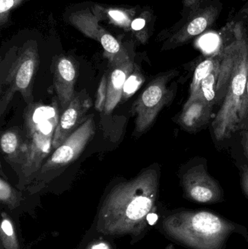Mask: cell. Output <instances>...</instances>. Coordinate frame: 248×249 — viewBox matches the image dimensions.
<instances>
[{
    "instance_id": "cell-1",
    "label": "cell",
    "mask_w": 248,
    "mask_h": 249,
    "mask_svg": "<svg viewBox=\"0 0 248 249\" xmlns=\"http://www.w3.org/2000/svg\"><path fill=\"white\" fill-rule=\"evenodd\" d=\"M165 228L170 238L190 249H226L233 234L248 241L246 227L209 211H179L167 217Z\"/></svg>"
},
{
    "instance_id": "cell-2",
    "label": "cell",
    "mask_w": 248,
    "mask_h": 249,
    "mask_svg": "<svg viewBox=\"0 0 248 249\" xmlns=\"http://www.w3.org/2000/svg\"><path fill=\"white\" fill-rule=\"evenodd\" d=\"M233 61L225 97L214 122V136L218 141L231 137L240 129L242 99L247 81L248 42L242 25L234 28Z\"/></svg>"
},
{
    "instance_id": "cell-3",
    "label": "cell",
    "mask_w": 248,
    "mask_h": 249,
    "mask_svg": "<svg viewBox=\"0 0 248 249\" xmlns=\"http://www.w3.org/2000/svg\"><path fill=\"white\" fill-rule=\"evenodd\" d=\"M58 102L54 99L50 106L32 103L25 111L27 140L24 161L20 169L24 178L37 174L44 160L52 150V139L60 118Z\"/></svg>"
},
{
    "instance_id": "cell-4",
    "label": "cell",
    "mask_w": 248,
    "mask_h": 249,
    "mask_svg": "<svg viewBox=\"0 0 248 249\" xmlns=\"http://www.w3.org/2000/svg\"><path fill=\"white\" fill-rule=\"evenodd\" d=\"M37 48L28 43L2 61L0 72V115L2 116L16 93L28 105L33 103L32 89L39 66Z\"/></svg>"
},
{
    "instance_id": "cell-5",
    "label": "cell",
    "mask_w": 248,
    "mask_h": 249,
    "mask_svg": "<svg viewBox=\"0 0 248 249\" xmlns=\"http://www.w3.org/2000/svg\"><path fill=\"white\" fill-rule=\"evenodd\" d=\"M177 71H170L151 80L132 106L135 116V131H147L155 121L160 111L171 102L174 90L168 83Z\"/></svg>"
},
{
    "instance_id": "cell-6",
    "label": "cell",
    "mask_w": 248,
    "mask_h": 249,
    "mask_svg": "<svg viewBox=\"0 0 248 249\" xmlns=\"http://www.w3.org/2000/svg\"><path fill=\"white\" fill-rule=\"evenodd\" d=\"M96 124L94 115L88 118L46 160L37 174L55 172L68 166L78 158L87 143L94 136Z\"/></svg>"
},
{
    "instance_id": "cell-7",
    "label": "cell",
    "mask_w": 248,
    "mask_h": 249,
    "mask_svg": "<svg viewBox=\"0 0 248 249\" xmlns=\"http://www.w3.org/2000/svg\"><path fill=\"white\" fill-rule=\"evenodd\" d=\"M182 186L189 200L203 204L223 201V192L219 184L202 166L193 167L182 177Z\"/></svg>"
},
{
    "instance_id": "cell-8",
    "label": "cell",
    "mask_w": 248,
    "mask_h": 249,
    "mask_svg": "<svg viewBox=\"0 0 248 249\" xmlns=\"http://www.w3.org/2000/svg\"><path fill=\"white\" fill-rule=\"evenodd\" d=\"M92 101L85 90L76 93L69 106L62 112L52 139V149L59 147L87 119Z\"/></svg>"
},
{
    "instance_id": "cell-9",
    "label": "cell",
    "mask_w": 248,
    "mask_h": 249,
    "mask_svg": "<svg viewBox=\"0 0 248 249\" xmlns=\"http://www.w3.org/2000/svg\"><path fill=\"white\" fill-rule=\"evenodd\" d=\"M219 13L218 6L210 5L192 13L185 18L183 26L170 38L165 48L170 49L182 46L203 33L215 23Z\"/></svg>"
},
{
    "instance_id": "cell-10",
    "label": "cell",
    "mask_w": 248,
    "mask_h": 249,
    "mask_svg": "<svg viewBox=\"0 0 248 249\" xmlns=\"http://www.w3.org/2000/svg\"><path fill=\"white\" fill-rule=\"evenodd\" d=\"M52 74L54 89L61 109L64 112L75 95L74 86L77 77L75 63L68 57H60L54 64Z\"/></svg>"
},
{
    "instance_id": "cell-11",
    "label": "cell",
    "mask_w": 248,
    "mask_h": 249,
    "mask_svg": "<svg viewBox=\"0 0 248 249\" xmlns=\"http://www.w3.org/2000/svg\"><path fill=\"white\" fill-rule=\"evenodd\" d=\"M135 64L131 61L111 65L107 72V98L103 112L110 115L122 100L124 85L130 74L133 71Z\"/></svg>"
},
{
    "instance_id": "cell-12",
    "label": "cell",
    "mask_w": 248,
    "mask_h": 249,
    "mask_svg": "<svg viewBox=\"0 0 248 249\" xmlns=\"http://www.w3.org/2000/svg\"><path fill=\"white\" fill-rule=\"evenodd\" d=\"M214 105L202 96L188 105L178 118V123L188 131H197L209 123Z\"/></svg>"
},
{
    "instance_id": "cell-13",
    "label": "cell",
    "mask_w": 248,
    "mask_h": 249,
    "mask_svg": "<svg viewBox=\"0 0 248 249\" xmlns=\"http://www.w3.org/2000/svg\"><path fill=\"white\" fill-rule=\"evenodd\" d=\"M1 148L7 160L22 165L26 154V143L21 142L17 130H9L2 133Z\"/></svg>"
},
{
    "instance_id": "cell-14",
    "label": "cell",
    "mask_w": 248,
    "mask_h": 249,
    "mask_svg": "<svg viewBox=\"0 0 248 249\" xmlns=\"http://www.w3.org/2000/svg\"><path fill=\"white\" fill-rule=\"evenodd\" d=\"M221 58H222V51L219 53L208 57L198 64V67L195 69L193 79L191 83L189 99L185 105L190 104L199 97L200 95L201 84L202 80L221 62Z\"/></svg>"
},
{
    "instance_id": "cell-15",
    "label": "cell",
    "mask_w": 248,
    "mask_h": 249,
    "mask_svg": "<svg viewBox=\"0 0 248 249\" xmlns=\"http://www.w3.org/2000/svg\"><path fill=\"white\" fill-rule=\"evenodd\" d=\"M99 41L103 46L111 65H117L131 61L125 51L121 48L118 41L106 32L99 34Z\"/></svg>"
},
{
    "instance_id": "cell-16",
    "label": "cell",
    "mask_w": 248,
    "mask_h": 249,
    "mask_svg": "<svg viewBox=\"0 0 248 249\" xmlns=\"http://www.w3.org/2000/svg\"><path fill=\"white\" fill-rule=\"evenodd\" d=\"M221 62L202 80V84H201L199 96H203L208 102L212 104L214 106L215 105V97H216L215 89H216L217 81H218V74H219Z\"/></svg>"
},
{
    "instance_id": "cell-17",
    "label": "cell",
    "mask_w": 248,
    "mask_h": 249,
    "mask_svg": "<svg viewBox=\"0 0 248 249\" xmlns=\"http://www.w3.org/2000/svg\"><path fill=\"white\" fill-rule=\"evenodd\" d=\"M144 81V76L141 74L138 67L135 65L133 71L130 74L124 85L121 102H125L131 97L140 89Z\"/></svg>"
},
{
    "instance_id": "cell-18",
    "label": "cell",
    "mask_w": 248,
    "mask_h": 249,
    "mask_svg": "<svg viewBox=\"0 0 248 249\" xmlns=\"http://www.w3.org/2000/svg\"><path fill=\"white\" fill-rule=\"evenodd\" d=\"M107 98V73L102 77L96 93L95 108L98 112H103Z\"/></svg>"
},
{
    "instance_id": "cell-19",
    "label": "cell",
    "mask_w": 248,
    "mask_h": 249,
    "mask_svg": "<svg viewBox=\"0 0 248 249\" xmlns=\"http://www.w3.org/2000/svg\"><path fill=\"white\" fill-rule=\"evenodd\" d=\"M24 0H0V23L3 26L6 23L10 10L20 5Z\"/></svg>"
},
{
    "instance_id": "cell-20",
    "label": "cell",
    "mask_w": 248,
    "mask_h": 249,
    "mask_svg": "<svg viewBox=\"0 0 248 249\" xmlns=\"http://www.w3.org/2000/svg\"><path fill=\"white\" fill-rule=\"evenodd\" d=\"M248 122V59L247 67V81L246 89L242 99L241 109L240 112V129L246 125Z\"/></svg>"
},
{
    "instance_id": "cell-21",
    "label": "cell",
    "mask_w": 248,
    "mask_h": 249,
    "mask_svg": "<svg viewBox=\"0 0 248 249\" xmlns=\"http://www.w3.org/2000/svg\"><path fill=\"white\" fill-rule=\"evenodd\" d=\"M204 1L205 0H183V18H186L192 13L199 10Z\"/></svg>"
},
{
    "instance_id": "cell-22",
    "label": "cell",
    "mask_w": 248,
    "mask_h": 249,
    "mask_svg": "<svg viewBox=\"0 0 248 249\" xmlns=\"http://www.w3.org/2000/svg\"><path fill=\"white\" fill-rule=\"evenodd\" d=\"M13 190L7 181L2 178L0 180V197L2 201H7L13 198Z\"/></svg>"
},
{
    "instance_id": "cell-23",
    "label": "cell",
    "mask_w": 248,
    "mask_h": 249,
    "mask_svg": "<svg viewBox=\"0 0 248 249\" xmlns=\"http://www.w3.org/2000/svg\"><path fill=\"white\" fill-rule=\"evenodd\" d=\"M109 16L115 22L122 23L127 20L126 15L120 10H112L109 11Z\"/></svg>"
},
{
    "instance_id": "cell-24",
    "label": "cell",
    "mask_w": 248,
    "mask_h": 249,
    "mask_svg": "<svg viewBox=\"0 0 248 249\" xmlns=\"http://www.w3.org/2000/svg\"><path fill=\"white\" fill-rule=\"evenodd\" d=\"M241 186L243 192L248 198V167H243L241 175Z\"/></svg>"
},
{
    "instance_id": "cell-25",
    "label": "cell",
    "mask_w": 248,
    "mask_h": 249,
    "mask_svg": "<svg viewBox=\"0 0 248 249\" xmlns=\"http://www.w3.org/2000/svg\"><path fill=\"white\" fill-rule=\"evenodd\" d=\"M146 20L143 18H137L132 21L131 26L132 29L135 31H139L145 26Z\"/></svg>"
},
{
    "instance_id": "cell-26",
    "label": "cell",
    "mask_w": 248,
    "mask_h": 249,
    "mask_svg": "<svg viewBox=\"0 0 248 249\" xmlns=\"http://www.w3.org/2000/svg\"><path fill=\"white\" fill-rule=\"evenodd\" d=\"M1 228H2V231H4L6 235H9V236L13 235V227H12L11 224L10 223L9 221H3L2 224H1Z\"/></svg>"
},
{
    "instance_id": "cell-27",
    "label": "cell",
    "mask_w": 248,
    "mask_h": 249,
    "mask_svg": "<svg viewBox=\"0 0 248 249\" xmlns=\"http://www.w3.org/2000/svg\"><path fill=\"white\" fill-rule=\"evenodd\" d=\"M158 219V216L155 213H149L147 215V221L150 225H154Z\"/></svg>"
},
{
    "instance_id": "cell-28",
    "label": "cell",
    "mask_w": 248,
    "mask_h": 249,
    "mask_svg": "<svg viewBox=\"0 0 248 249\" xmlns=\"http://www.w3.org/2000/svg\"><path fill=\"white\" fill-rule=\"evenodd\" d=\"M243 143V147H244L245 153H246V155L248 158V131L245 133Z\"/></svg>"
},
{
    "instance_id": "cell-29",
    "label": "cell",
    "mask_w": 248,
    "mask_h": 249,
    "mask_svg": "<svg viewBox=\"0 0 248 249\" xmlns=\"http://www.w3.org/2000/svg\"><path fill=\"white\" fill-rule=\"evenodd\" d=\"M92 249H109L107 245L105 244H97L94 246Z\"/></svg>"
},
{
    "instance_id": "cell-30",
    "label": "cell",
    "mask_w": 248,
    "mask_h": 249,
    "mask_svg": "<svg viewBox=\"0 0 248 249\" xmlns=\"http://www.w3.org/2000/svg\"><path fill=\"white\" fill-rule=\"evenodd\" d=\"M243 13H246V14L248 15V8H246V9H244V10H243Z\"/></svg>"
}]
</instances>
